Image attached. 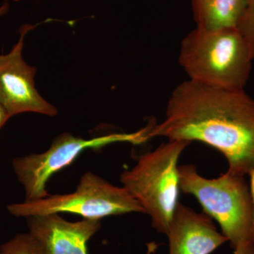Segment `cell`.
<instances>
[{"mask_svg":"<svg viewBox=\"0 0 254 254\" xmlns=\"http://www.w3.org/2000/svg\"><path fill=\"white\" fill-rule=\"evenodd\" d=\"M152 124L132 133H116L85 139L71 133H65L57 137L44 153H32L14 158L12 161L18 181L25 190L26 200L33 201L49 195L47 183L50 177L66 168L87 149H100L115 143L141 144L150 139Z\"/></svg>","mask_w":254,"mask_h":254,"instance_id":"8992f818","label":"cell"},{"mask_svg":"<svg viewBox=\"0 0 254 254\" xmlns=\"http://www.w3.org/2000/svg\"><path fill=\"white\" fill-rule=\"evenodd\" d=\"M7 210L11 215L25 218L70 213L81 215L83 219L98 220L111 215L145 213L141 205L125 187L115 186L91 173L82 176L73 193L12 203L8 205Z\"/></svg>","mask_w":254,"mask_h":254,"instance_id":"5b68a950","label":"cell"},{"mask_svg":"<svg viewBox=\"0 0 254 254\" xmlns=\"http://www.w3.org/2000/svg\"><path fill=\"white\" fill-rule=\"evenodd\" d=\"M31 27L21 28L18 43L8 54L0 55V105L10 118L25 113L55 116L58 110L42 98L35 87L36 68L23 59V42Z\"/></svg>","mask_w":254,"mask_h":254,"instance_id":"52a82bcc","label":"cell"},{"mask_svg":"<svg viewBox=\"0 0 254 254\" xmlns=\"http://www.w3.org/2000/svg\"><path fill=\"white\" fill-rule=\"evenodd\" d=\"M168 254H211L228 242L213 219L179 202L169 226Z\"/></svg>","mask_w":254,"mask_h":254,"instance_id":"9c48e42d","label":"cell"},{"mask_svg":"<svg viewBox=\"0 0 254 254\" xmlns=\"http://www.w3.org/2000/svg\"><path fill=\"white\" fill-rule=\"evenodd\" d=\"M0 254H47L43 246L30 232L18 234L0 246Z\"/></svg>","mask_w":254,"mask_h":254,"instance_id":"8fae6325","label":"cell"},{"mask_svg":"<svg viewBox=\"0 0 254 254\" xmlns=\"http://www.w3.org/2000/svg\"><path fill=\"white\" fill-rule=\"evenodd\" d=\"M8 6L7 4H4L0 6V16L4 14L7 11Z\"/></svg>","mask_w":254,"mask_h":254,"instance_id":"2e32d148","label":"cell"},{"mask_svg":"<svg viewBox=\"0 0 254 254\" xmlns=\"http://www.w3.org/2000/svg\"><path fill=\"white\" fill-rule=\"evenodd\" d=\"M190 142L168 140L143 154L134 167L125 170L120 182L151 219L152 226L166 235L178 205L179 159Z\"/></svg>","mask_w":254,"mask_h":254,"instance_id":"3957f363","label":"cell"},{"mask_svg":"<svg viewBox=\"0 0 254 254\" xmlns=\"http://www.w3.org/2000/svg\"><path fill=\"white\" fill-rule=\"evenodd\" d=\"M233 254H254V246L252 241L239 244L234 249Z\"/></svg>","mask_w":254,"mask_h":254,"instance_id":"4fadbf2b","label":"cell"},{"mask_svg":"<svg viewBox=\"0 0 254 254\" xmlns=\"http://www.w3.org/2000/svg\"><path fill=\"white\" fill-rule=\"evenodd\" d=\"M180 190L193 195L218 222L232 248L252 241L253 204L245 176L227 171L218 178L202 177L193 165L179 166Z\"/></svg>","mask_w":254,"mask_h":254,"instance_id":"277c9868","label":"cell"},{"mask_svg":"<svg viewBox=\"0 0 254 254\" xmlns=\"http://www.w3.org/2000/svg\"><path fill=\"white\" fill-rule=\"evenodd\" d=\"M250 176V193L252 195V204H253V225H252V242L254 246V168L248 174Z\"/></svg>","mask_w":254,"mask_h":254,"instance_id":"5bb4252c","label":"cell"},{"mask_svg":"<svg viewBox=\"0 0 254 254\" xmlns=\"http://www.w3.org/2000/svg\"><path fill=\"white\" fill-rule=\"evenodd\" d=\"M196 27L236 28L250 0H190Z\"/></svg>","mask_w":254,"mask_h":254,"instance_id":"30bf717a","label":"cell"},{"mask_svg":"<svg viewBox=\"0 0 254 254\" xmlns=\"http://www.w3.org/2000/svg\"><path fill=\"white\" fill-rule=\"evenodd\" d=\"M10 118H10L8 113H6V110L0 105V129H1V127L4 126Z\"/></svg>","mask_w":254,"mask_h":254,"instance_id":"9a60e30c","label":"cell"},{"mask_svg":"<svg viewBox=\"0 0 254 254\" xmlns=\"http://www.w3.org/2000/svg\"><path fill=\"white\" fill-rule=\"evenodd\" d=\"M253 61L237 28L195 27L182 40L179 54L188 79L230 90H245Z\"/></svg>","mask_w":254,"mask_h":254,"instance_id":"7a4b0ae2","label":"cell"},{"mask_svg":"<svg viewBox=\"0 0 254 254\" xmlns=\"http://www.w3.org/2000/svg\"><path fill=\"white\" fill-rule=\"evenodd\" d=\"M254 60V0H250L236 26Z\"/></svg>","mask_w":254,"mask_h":254,"instance_id":"7c38bea8","label":"cell"},{"mask_svg":"<svg viewBox=\"0 0 254 254\" xmlns=\"http://www.w3.org/2000/svg\"><path fill=\"white\" fill-rule=\"evenodd\" d=\"M149 137L201 142L224 155L227 171L245 176L254 168V100L245 90L187 79L174 89Z\"/></svg>","mask_w":254,"mask_h":254,"instance_id":"6da1fadb","label":"cell"},{"mask_svg":"<svg viewBox=\"0 0 254 254\" xmlns=\"http://www.w3.org/2000/svg\"><path fill=\"white\" fill-rule=\"evenodd\" d=\"M29 232L47 254H88L87 244L100 229V220L83 219L68 222L59 214L30 216Z\"/></svg>","mask_w":254,"mask_h":254,"instance_id":"ba28073f","label":"cell"}]
</instances>
